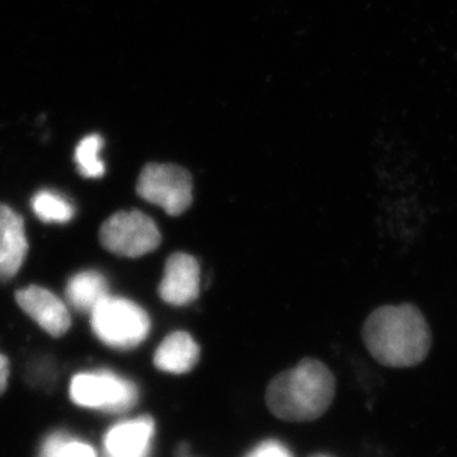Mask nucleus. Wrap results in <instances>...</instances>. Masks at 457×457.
<instances>
[{
  "label": "nucleus",
  "mask_w": 457,
  "mask_h": 457,
  "mask_svg": "<svg viewBox=\"0 0 457 457\" xmlns=\"http://www.w3.org/2000/svg\"><path fill=\"white\" fill-rule=\"evenodd\" d=\"M337 382L328 365L317 358H303L273 376L264 389V407L277 422L311 425L330 411Z\"/></svg>",
  "instance_id": "obj_1"
},
{
  "label": "nucleus",
  "mask_w": 457,
  "mask_h": 457,
  "mask_svg": "<svg viewBox=\"0 0 457 457\" xmlns=\"http://www.w3.org/2000/svg\"><path fill=\"white\" fill-rule=\"evenodd\" d=\"M361 336L370 355L391 369L416 367L431 352V328L413 303L374 309L365 320Z\"/></svg>",
  "instance_id": "obj_2"
},
{
  "label": "nucleus",
  "mask_w": 457,
  "mask_h": 457,
  "mask_svg": "<svg viewBox=\"0 0 457 457\" xmlns=\"http://www.w3.org/2000/svg\"><path fill=\"white\" fill-rule=\"evenodd\" d=\"M69 395L80 409L113 418L137 411L141 404V389L136 380L112 370L76 374L71 378Z\"/></svg>",
  "instance_id": "obj_3"
},
{
  "label": "nucleus",
  "mask_w": 457,
  "mask_h": 457,
  "mask_svg": "<svg viewBox=\"0 0 457 457\" xmlns=\"http://www.w3.org/2000/svg\"><path fill=\"white\" fill-rule=\"evenodd\" d=\"M94 335L106 346L128 351L140 346L150 333V318L131 300L107 295L91 312Z\"/></svg>",
  "instance_id": "obj_4"
},
{
  "label": "nucleus",
  "mask_w": 457,
  "mask_h": 457,
  "mask_svg": "<svg viewBox=\"0 0 457 457\" xmlns=\"http://www.w3.org/2000/svg\"><path fill=\"white\" fill-rule=\"evenodd\" d=\"M137 194L170 216H180L192 205L194 180L186 168L174 163H147L137 180Z\"/></svg>",
  "instance_id": "obj_5"
},
{
  "label": "nucleus",
  "mask_w": 457,
  "mask_h": 457,
  "mask_svg": "<svg viewBox=\"0 0 457 457\" xmlns=\"http://www.w3.org/2000/svg\"><path fill=\"white\" fill-rule=\"evenodd\" d=\"M161 428L154 414L132 411L114 418L102 436V457H158Z\"/></svg>",
  "instance_id": "obj_6"
},
{
  "label": "nucleus",
  "mask_w": 457,
  "mask_h": 457,
  "mask_svg": "<svg viewBox=\"0 0 457 457\" xmlns=\"http://www.w3.org/2000/svg\"><path fill=\"white\" fill-rule=\"evenodd\" d=\"M100 242L113 254L137 259L158 248L161 232L145 212H119L103 223Z\"/></svg>",
  "instance_id": "obj_7"
},
{
  "label": "nucleus",
  "mask_w": 457,
  "mask_h": 457,
  "mask_svg": "<svg viewBox=\"0 0 457 457\" xmlns=\"http://www.w3.org/2000/svg\"><path fill=\"white\" fill-rule=\"evenodd\" d=\"M201 290V268L198 260L187 253H174L165 263L159 295L165 303L186 306L198 299Z\"/></svg>",
  "instance_id": "obj_8"
},
{
  "label": "nucleus",
  "mask_w": 457,
  "mask_h": 457,
  "mask_svg": "<svg viewBox=\"0 0 457 457\" xmlns=\"http://www.w3.org/2000/svg\"><path fill=\"white\" fill-rule=\"evenodd\" d=\"M20 308L48 335L54 337L66 335L71 326L67 304L44 287L30 286L17 291Z\"/></svg>",
  "instance_id": "obj_9"
},
{
  "label": "nucleus",
  "mask_w": 457,
  "mask_h": 457,
  "mask_svg": "<svg viewBox=\"0 0 457 457\" xmlns=\"http://www.w3.org/2000/svg\"><path fill=\"white\" fill-rule=\"evenodd\" d=\"M27 250L29 242L22 217L0 204V282L17 275L26 260Z\"/></svg>",
  "instance_id": "obj_10"
},
{
  "label": "nucleus",
  "mask_w": 457,
  "mask_h": 457,
  "mask_svg": "<svg viewBox=\"0 0 457 457\" xmlns=\"http://www.w3.org/2000/svg\"><path fill=\"white\" fill-rule=\"evenodd\" d=\"M201 360V347L194 336L174 331L159 343L154 352V367L170 376H185L194 371Z\"/></svg>",
  "instance_id": "obj_11"
},
{
  "label": "nucleus",
  "mask_w": 457,
  "mask_h": 457,
  "mask_svg": "<svg viewBox=\"0 0 457 457\" xmlns=\"http://www.w3.org/2000/svg\"><path fill=\"white\" fill-rule=\"evenodd\" d=\"M107 295H111L109 282L97 270L76 273L67 282V302L79 312H93Z\"/></svg>",
  "instance_id": "obj_12"
},
{
  "label": "nucleus",
  "mask_w": 457,
  "mask_h": 457,
  "mask_svg": "<svg viewBox=\"0 0 457 457\" xmlns=\"http://www.w3.org/2000/svg\"><path fill=\"white\" fill-rule=\"evenodd\" d=\"M40 457H102V453L89 441L55 432L45 440Z\"/></svg>",
  "instance_id": "obj_13"
},
{
  "label": "nucleus",
  "mask_w": 457,
  "mask_h": 457,
  "mask_svg": "<svg viewBox=\"0 0 457 457\" xmlns=\"http://www.w3.org/2000/svg\"><path fill=\"white\" fill-rule=\"evenodd\" d=\"M31 208L40 220L46 223H67L75 216V208L62 195L40 190L31 199Z\"/></svg>",
  "instance_id": "obj_14"
},
{
  "label": "nucleus",
  "mask_w": 457,
  "mask_h": 457,
  "mask_svg": "<svg viewBox=\"0 0 457 457\" xmlns=\"http://www.w3.org/2000/svg\"><path fill=\"white\" fill-rule=\"evenodd\" d=\"M103 145L104 141L102 136L93 134V136L85 137L76 147L75 159L78 170L87 179H100L106 171L104 163L100 159Z\"/></svg>",
  "instance_id": "obj_15"
},
{
  "label": "nucleus",
  "mask_w": 457,
  "mask_h": 457,
  "mask_svg": "<svg viewBox=\"0 0 457 457\" xmlns=\"http://www.w3.org/2000/svg\"><path fill=\"white\" fill-rule=\"evenodd\" d=\"M242 457H297L288 441L281 436H268L251 445Z\"/></svg>",
  "instance_id": "obj_16"
},
{
  "label": "nucleus",
  "mask_w": 457,
  "mask_h": 457,
  "mask_svg": "<svg viewBox=\"0 0 457 457\" xmlns=\"http://www.w3.org/2000/svg\"><path fill=\"white\" fill-rule=\"evenodd\" d=\"M9 378V362L6 356L0 353V395L4 394V389L8 386Z\"/></svg>",
  "instance_id": "obj_17"
},
{
  "label": "nucleus",
  "mask_w": 457,
  "mask_h": 457,
  "mask_svg": "<svg viewBox=\"0 0 457 457\" xmlns=\"http://www.w3.org/2000/svg\"><path fill=\"white\" fill-rule=\"evenodd\" d=\"M308 457H333L330 456L328 453H324V452H318V453L311 454V456Z\"/></svg>",
  "instance_id": "obj_18"
},
{
  "label": "nucleus",
  "mask_w": 457,
  "mask_h": 457,
  "mask_svg": "<svg viewBox=\"0 0 457 457\" xmlns=\"http://www.w3.org/2000/svg\"><path fill=\"white\" fill-rule=\"evenodd\" d=\"M177 457H201V456H196V454H194V453H186V454H179V456Z\"/></svg>",
  "instance_id": "obj_19"
}]
</instances>
